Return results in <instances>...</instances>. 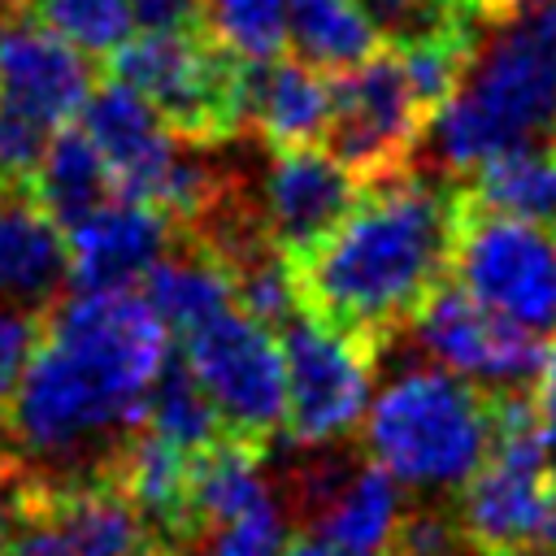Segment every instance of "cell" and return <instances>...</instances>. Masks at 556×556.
Here are the masks:
<instances>
[{
	"mask_svg": "<svg viewBox=\"0 0 556 556\" xmlns=\"http://www.w3.org/2000/svg\"><path fill=\"white\" fill-rule=\"evenodd\" d=\"M135 30H195L200 0H130Z\"/></svg>",
	"mask_w": 556,
	"mask_h": 556,
	"instance_id": "cell-32",
	"label": "cell"
},
{
	"mask_svg": "<svg viewBox=\"0 0 556 556\" xmlns=\"http://www.w3.org/2000/svg\"><path fill=\"white\" fill-rule=\"evenodd\" d=\"M243 61L222 52L204 26L135 30L109 52V78L135 87L182 143H222L243 126Z\"/></svg>",
	"mask_w": 556,
	"mask_h": 556,
	"instance_id": "cell-5",
	"label": "cell"
},
{
	"mask_svg": "<svg viewBox=\"0 0 556 556\" xmlns=\"http://www.w3.org/2000/svg\"><path fill=\"white\" fill-rule=\"evenodd\" d=\"M465 534L456 526V517H447L443 508H417L404 513L387 539V556H460Z\"/></svg>",
	"mask_w": 556,
	"mask_h": 556,
	"instance_id": "cell-29",
	"label": "cell"
},
{
	"mask_svg": "<svg viewBox=\"0 0 556 556\" xmlns=\"http://www.w3.org/2000/svg\"><path fill=\"white\" fill-rule=\"evenodd\" d=\"M491 556H556L547 547H508V552H491Z\"/></svg>",
	"mask_w": 556,
	"mask_h": 556,
	"instance_id": "cell-35",
	"label": "cell"
},
{
	"mask_svg": "<svg viewBox=\"0 0 556 556\" xmlns=\"http://www.w3.org/2000/svg\"><path fill=\"white\" fill-rule=\"evenodd\" d=\"M165 356V326L130 287L56 300L0 413L13 452L78 460L96 443H117L139 430L148 387Z\"/></svg>",
	"mask_w": 556,
	"mask_h": 556,
	"instance_id": "cell-1",
	"label": "cell"
},
{
	"mask_svg": "<svg viewBox=\"0 0 556 556\" xmlns=\"http://www.w3.org/2000/svg\"><path fill=\"white\" fill-rule=\"evenodd\" d=\"M408 326H413L417 348L434 365H443L478 387L482 382L486 387H526L552 343V339H539V334L513 326L508 317L491 313L465 287H456L447 278L417 304Z\"/></svg>",
	"mask_w": 556,
	"mask_h": 556,
	"instance_id": "cell-10",
	"label": "cell"
},
{
	"mask_svg": "<svg viewBox=\"0 0 556 556\" xmlns=\"http://www.w3.org/2000/svg\"><path fill=\"white\" fill-rule=\"evenodd\" d=\"M43 334V317L35 308H17V304H0V413L9 404V395L17 391L35 348Z\"/></svg>",
	"mask_w": 556,
	"mask_h": 556,
	"instance_id": "cell-30",
	"label": "cell"
},
{
	"mask_svg": "<svg viewBox=\"0 0 556 556\" xmlns=\"http://www.w3.org/2000/svg\"><path fill=\"white\" fill-rule=\"evenodd\" d=\"M426 117L430 113L413 96L395 52L378 48L361 65L330 74V122L321 148H330L361 182H382L408 169Z\"/></svg>",
	"mask_w": 556,
	"mask_h": 556,
	"instance_id": "cell-8",
	"label": "cell"
},
{
	"mask_svg": "<svg viewBox=\"0 0 556 556\" xmlns=\"http://www.w3.org/2000/svg\"><path fill=\"white\" fill-rule=\"evenodd\" d=\"M265 495H269V486H265V443L222 430L208 447L191 452V473H187V547L204 530L239 517L243 508H252Z\"/></svg>",
	"mask_w": 556,
	"mask_h": 556,
	"instance_id": "cell-18",
	"label": "cell"
},
{
	"mask_svg": "<svg viewBox=\"0 0 556 556\" xmlns=\"http://www.w3.org/2000/svg\"><path fill=\"white\" fill-rule=\"evenodd\" d=\"M369 556H387V552H369Z\"/></svg>",
	"mask_w": 556,
	"mask_h": 556,
	"instance_id": "cell-37",
	"label": "cell"
},
{
	"mask_svg": "<svg viewBox=\"0 0 556 556\" xmlns=\"http://www.w3.org/2000/svg\"><path fill=\"white\" fill-rule=\"evenodd\" d=\"M282 430L300 447H330L365 417L378 348L300 308L278 326Z\"/></svg>",
	"mask_w": 556,
	"mask_h": 556,
	"instance_id": "cell-7",
	"label": "cell"
},
{
	"mask_svg": "<svg viewBox=\"0 0 556 556\" xmlns=\"http://www.w3.org/2000/svg\"><path fill=\"white\" fill-rule=\"evenodd\" d=\"M282 556H339L321 534H287Z\"/></svg>",
	"mask_w": 556,
	"mask_h": 556,
	"instance_id": "cell-33",
	"label": "cell"
},
{
	"mask_svg": "<svg viewBox=\"0 0 556 556\" xmlns=\"http://www.w3.org/2000/svg\"><path fill=\"white\" fill-rule=\"evenodd\" d=\"M473 174L478 178L469 187V200L556 230V139L526 152H508Z\"/></svg>",
	"mask_w": 556,
	"mask_h": 556,
	"instance_id": "cell-23",
	"label": "cell"
},
{
	"mask_svg": "<svg viewBox=\"0 0 556 556\" xmlns=\"http://www.w3.org/2000/svg\"><path fill=\"white\" fill-rule=\"evenodd\" d=\"M22 191L65 230L113 195V178H109L96 143L83 135V126L65 122L48 135V143H43L35 169L26 174Z\"/></svg>",
	"mask_w": 556,
	"mask_h": 556,
	"instance_id": "cell-19",
	"label": "cell"
},
{
	"mask_svg": "<svg viewBox=\"0 0 556 556\" xmlns=\"http://www.w3.org/2000/svg\"><path fill=\"white\" fill-rule=\"evenodd\" d=\"M74 122L96 143V152L113 178V195L143 200L156 208L161 187L169 182L178 156L187 152V143L156 117V109L135 87L109 78L87 91Z\"/></svg>",
	"mask_w": 556,
	"mask_h": 556,
	"instance_id": "cell-11",
	"label": "cell"
},
{
	"mask_svg": "<svg viewBox=\"0 0 556 556\" xmlns=\"http://www.w3.org/2000/svg\"><path fill=\"white\" fill-rule=\"evenodd\" d=\"M22 9L83 56H109L135 35L130 0H22Z\"/></svg>",
	"mask_w": 556,
	"mask_h": 556,
	"instance_id": "cell-27",
	"label": "cell"
},
{
	"mask_svg": "<svg viewBox=\"0 0 556 556\" xmlns=\"http://www.w3.org/2000/svg\"><path fill=\"white\" fill-rule=\"evenodd\" d=\"M287 43L304 65L339 74L374 56L382 35L365 0H287Z\"/></svg>",
	"mask_w": 556,
	"mask_h": 556,
	"instance_id": "cell-21",
	"label": "cell"
},
{
	"mask_svg": "<svg viewBox=\"0 0 556 556\" xmlns=\"http://www.w3.org/2000/svg\"><path fill=\"white\" fill-rule=\"evenodd\" d=\"M182 365L230 434L269 443L282 430V348L269 326L226 308L182 334Z\"/></svg>",
	"mask_w": 556,
	"mask_h": 556,
	"instance_id": "cell-9",
	"label": "cell"
},
{
	"mask_svg": "<svg viewBox=\"0 0 556 556\" xmlns=\"http://www.w3.org/2000/svg\"><path fill=\"white\" fill-rule=\"evenodd\" d=\"M139 282H143V300L156 313V321L165 330H178V334H187V330L204 326L208 317L235 308L230 265L208 243L156 256V265Z\"/></svg>",
	"mask_w": 556,
	"mask_h": 556,
	"instance_id": "cell-20",
	"label": "cell"
},
{
	"mask_svg": "<svg viewBox=\"0 0 556 556\" xmlns=\"http://www.w3.org/2000/svg\"><path fill=\"white\" fill-rule=\"evenodd\" d=\"M143 426L187 452L208 447L226 426L217 417V408L208 404V395L200 391V382L187 374L182 356H165V365L156 369L148 400H143Z\"/></svg>",
	"mask_w": 556,
	"mask_h": 556,
	"instance_id": "cell-24",
	"label": "cell"
},
{
	"mask_svg": "<svg viewBox=\"0 0 556 556\" xmlns=\"http://www.w3.org/2000/svg\"><path fill=\"white\" fill-rule=\"evenodd\" d=\"M287 534V508L278 504V495H265L239 517L204 530L195 543H204L200 556H282Z\"/></svg>",
	"mask_w": 556,
	"mask_h": 556,
	"instance_id": "cell-28",
	"label": "cell"
},
{
	"mask_svg": "<svg viewBox=\"0 0 556 556\" xmlns=\"http://www.w3.org/2000/svg\"><path fill=\"white\" fill-rule=\"evenodd\" d=\"M226 265H230V282H235V304L248 317H256L261 326L278 330L282 321H291L300 313V287H295L291 256H282L269 239L248 243Z\"/></svg>",
	"mask_w": 556,
	"mask_h": 556,
	"instance_id": "cell-26",
	"label": "cell"
},
{
	"mask_svg": "<svg viewBox=\"0 0 556 556\" xmlns=\"http://www.w3.org/2000/svg\"><path fill=\"white\" fill-rule=\"evenodd\" d=\"M456 195L395 174L365 182L343 222L291 261L300 308L382 348L447 278Z\"/></svg>",
	"mask_w": 556,
	"mask_h": 556,
	"instance_id": "cell-2",
	"label": "cell"
},
{
	"mask_svg": "<svg viewBox=\"0 0 556 556\" xmlns=\"http://www.w3.org/2000/svg\"><path fill=\"white\" fill-rule=\"evenodd\" d=\"M447 274L491 313L539 339H556V230L460 191Z\"/></svg>",
	"mask_w": 556,
	"mask_h": 556,
	"instance_id": "cell-6",
	"label": "cell"
},
{
	"mask_svg": "<svg viewBox=\"0 0 556 556\" xmlns=\"http://www.w3.org/2000/svg\"><path fill=\"white\" fill-rule=\"evenodd\" d=\"M96 87L78 48L39 26L22 4L0 9V109H13L48 130L78 117Z\"/></svg>",
	"mask_w": 556,
	"mask_h": 556,
	"instance_id": "cell-13",
	"label": "cell"
},
{
	"mask_svg": "<svg viewBox=\"0 0 556 556\" xmlns=\"http://www.w3.org/2000/svg\"><path fill=\"white\" fill-rule=\"evenodd\" d=\"M365 447L408 491H460L491 447V404L478 382L417 365L365 404Z\"/></svg>",
	"mask_w": 556,
	"mask_h": 556,
	"instance_id": "cell-4",
	"label": "cell"
},
{
	"mask_svg": "<svg viewBox=\"0 0 556 556\" xmlns=\"http://www.w3.org/2000/svg\"><path fill=\"white\" fill-rule=\"evenodd\" d=\"M4 539H9V504H0V556H4Z\"/></svg>",
	"mask_w": 556,
	"mask_h": 556,
	"instance_id": "cell-36",
	"label": "cell"
},
{
	"mask_svg": "<svg viewBox=\"0 0 556 556\" xmlns=\"http://www.w3.org/2000/svg\"><path fill=\"white\" fill-rule=\"evenodd\" d=\"M530 408H534V426H539L547 465L556 469V339L547 343V352L530 378Z\"/></svg>",
	"mask_w": 556,
	"mask_h": 556,
	"instance_id": "cell-31",
	"label": "cell"
},
{
	"mask_svg": "<svg viewBox=\"0 0 556 556\" xmlns=\"http://www.w3.org/2000/svg\"><path fill=\"white\" fill-rule=\"evenodd\" d=\"M361 187L365 182L330 148H282L274 152L261 187V235L295 261L343 222Z\"/></svg>",
	"mask_w": 556,
	"mask_h": 556,
	"instance_id": "cell-12",
	"label": "cell"
},
{
	"mask_svg": "<svg viewBox=\"0 0 556 556\" xmlns=\"http://www.w3.org/2000/svg\"><path fill=\"white\" fill-rule=\"evenodd\" d=\"M326 122L330 74L282 52L243 70V126H252L274 152L321 143Z\"/></svg>",
	"mask_w": 556,
	"mask_h": 556,
	"instance_id": "cell-16",
	"label": "cell"
},
{
	"mask_svg": "<svg viewBox=\"0 0 556 556\" xmlns=\"http://www.w3.org/2000/svg\"><path fill=\"white\" fill-rule=\"evenodd\" d=\"M317 521H321V539L339 556L387 552V539L400 521V482L374 460L356 465L339 482V491L326 500Z\"/></svg>",
	"mask_w": 556,
	"mask_h": 556,
	"instance_id": "cell-22",
	"label": "cell"
},
{
	"mask_svg": "<svg viewBox=\"0 0 556 556\" xmlns=\"http://www.w3.org/2000/svg\"><path fill=\"white\" fill-rule=\"evenodd\" d=\"M204 35L243 65L287 48V0H200Z\"/></svg>",
	"mask_w": 556,
	"mask_h": 556,
	"instance_id": "cell-25",
	"label": "cell"
},
{
	"mask_svg": "<svg viewBox=\"0 0 556 556\" xmlns=\"http://www.w3.org/2000/svg\"><path fill=\"white\" fill-rule=\"evenodd\" d=\"M65 282V230L22 187H0V304L39 313L61 300Z\"/></svg>",
	"mask_w": 556,
	"mask_h": 556,
	"instance_id": "cell-17",
	"label": "cell"
},
{
	"mask_svg": "<svg viewBox=\"0 0 556 556\" xmlns=\"http://www.w3.org/2000/svg\"><path fill=\"white\" fill-rule=\"evenodd\" d=\"M174 243V222L126 195H109L87 217L65 226V261H70V287L74 291H117L135 287L156 256H165Z\"/></svg>",
	"mask_w": 556,
	"mask_h": 556,
	"instance_id": "cell-15",
	"label": "cell"
},
{
	"mask_svg": "<svg viewBox=\"0 0 556 556\" xmlns=\"http://www.w3.org/2000/svg\"><path fill=\"white\" fill-rule=\"evenodd\" d=\"M504 22L426 117L434 156L460 174L556 139V0H539Z\"/></svg>",
	"mask_w": 556,
	"mask_h": 556,
	"instance_id": "cell-3",
	"label": "cell"
},
{
	"mask_svg": "<svg viewBox=\"0 0 556 556\" xmlns=\"http://www.w3.org/2000/svg\"><path fill=\"white\" fill-rule=\"evenodd\" d=\"M13 500L43 513L74 556H169L143 513L100 469L91 478H39L17 482Z\"/></svg>",
	"mask_w": 556,
	"mask_h": 556,
	"instance_id": "cell-14",
	"label": "cell"
},
{
	"mask_svg": "<svg viewBox=\"0 0 556 556\" xmlns=\"http://www.w3.org/2000/svg\"><path fill=\"white\" fill-rule=\"evenodd\" d=\"M13 473V443H9V434H4V426H0V482Z\"/></svg>",
	"mask_w": 556,
	"mask_h": 556,
	"instance_id": "cell-34",
	"label": "cell"
}]
</instances>
